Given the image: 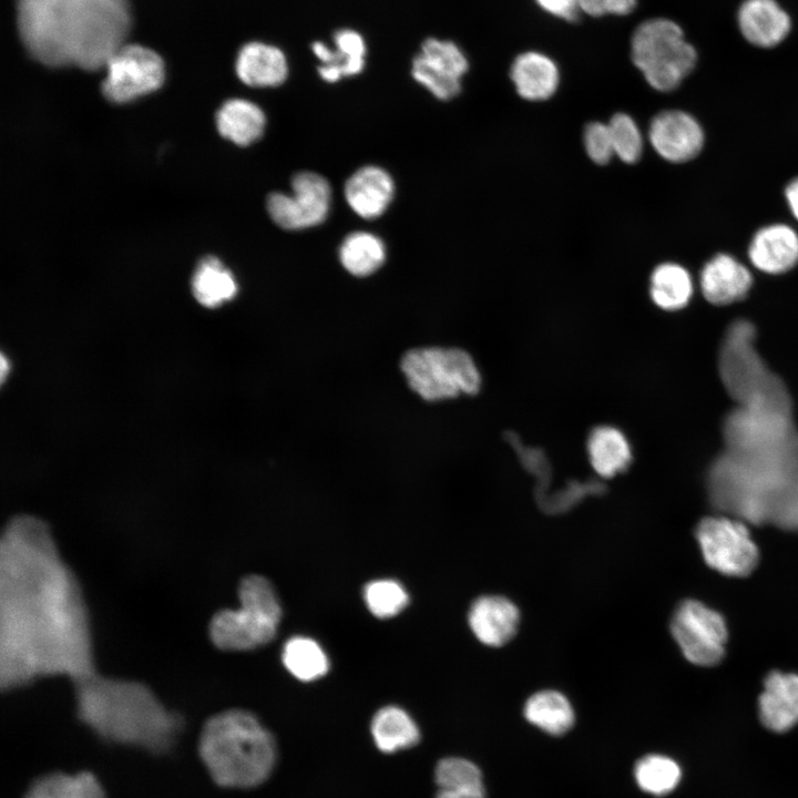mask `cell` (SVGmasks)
I'll use <instances>...</instances> for the list:
<instances>
[{
  "label": "cell",
  "instance_id": "cell-1",
  "mask_svg": "<svg viewBox=\"0 0 798 798\" xmlns=\"http://www.w3.org/2000/svg\"><path fill=\"white\" fill-rule=\"evenodd\" d=\"M95 669L91 621L80 582L49 525L19 514L0 536V687Z\"/></svg>",
  "mask_w": 798,
  "mask_h": 798
},
{
  "label": "cell",
  "instance_id": "cell-2",
  "mask_svg": "<svg viewBox=\"0 0 798 798\" xmlns=\"http://www.w3.org/2000/svg\"><path fill=\"white\" fill-rule=\"evenodd\" d=\"M724 451L713 461V507L753 524L798 531V430L791 413L736 407L724 420Z\"/></svg>",
  "mask_w": 798,
  "mask_h": 798
},
{
  "label": "cell",
  "instance_id": "cell-3",
  "mask_svg": "<svg viewBox=\"0 0 798 798\" xmlns=\"http://www.w3.org/2000/svg\"><path fill=\"white\" fill-rule=\"evenodd\" d=\"M28 52L48 66L105 68L131 25L127 0H18Z\"/></svg>",
  "mask_w": 798,
  "mask_h": 798
},
{
  "label": "cell",
  "instance_id": "cell-4",
  "mask_svg": "<svg viewBox=\"0 0 798 798\" xmlns=\"http://www.w3.org/2000/svg\"><path fill=\"white\" fill-rule=\"evenodd\" d=\"M72 685L79 719L106 740L163 753L182 728V718L141 681L94 669Z\"/></svg>",
  "mask_w": 798,
  "mask_h": 798
},
{
  "label": "cell",
  "instance_id": "cell-5",
  "mask_svg": "<svg viewBox=\"0 0 798 798\" xmlns=\"http://www.w3.org/2000/svg\"><path fill=\"white\" fill-rule=\"evenodd\" d=\"M198 748L214 781L232 788L264 782L277 757L270 732L254 714L239 708L209 717L203 725Z\"/></svg>",
  "mask_w": 798,
  "mask_h": 798
},
{
  "label": "cell",
  "instance_id": "cell-6",
  "mask_svg": "<svg viewBox=\"0 0 798 798\" xmlns=\"http://www.w3.org/2000/svg\"><path fill=\"white\" fill-rule=\"evenodd\" d=\"M756 330L745 319L732 323L719 350V375L736 407L791 413L787 387L766 366L755 347Z\"/></svg>",
  "mask_w": 798,
  "mask_h": 798
},
{
  "label": "cell",
  "instance_id": "cell-7",
  "mask_svg": "<svg viewBox=\"0 0 798 798\" xmlns=\"http://www.w3.org/2000/svg\"><path fill=\"white\" fill-rule=\"evenodd\" d=\"M239 605L222 608L208 623V637L221 651L243 652L267 644L276 634L282 607L272 583L250 574L238 585Z\"/></svg>",
  "mask_w": 798,
  "mask_h": 798
},
{
  "label": "cell",
  "instance_id": "cell-8",
  "mask_svg": "<svg viewBox=\"0 0 798 798\" xmlns=\"http://www.w3.org/2000/svg\"><path fill=\"white\" fill-rule=\"evenodd\" d=\"M631 59L653 89L669 92L692 72L697 54L677 23L653 18L633 31Z\"/></svg>",
  "mask_w": 798,
  "mask_h": 798
},
{
  "label": "cell",
  "instance_id": "cell-9",
  "mask_svg": "<svg viewBox=\"0 0 798 798\" xmlns=\"http://www.w3.org/2000/svg\"><path fill=\"white\" fill-rule=\"evenodd\" d=\"M400 366L410 388L428 401L474 395L480 389L475 362L459 348H415L403 355Z\"/></svg>",
  "mask_w": 798,
  "mask_h": 798
},
{
  "label": "cell",
  "instance_id": "cell-10",
  "mask_svg": "<svg viewBox=\"0 0 798 798\" xmlns=\"http://www.w3.org/2000/svg\"><path fill=\"white\" fill-rule=\"evenodd\" d=\"M695 535L705 562L717 572L743 577L755 570L759 552L745 521L708 516L698 523Z\"/></svg>",
  "mask_w": 798,
  "mask_h": 798
},
{
  "label": "cell",
  "instance_id": "cell-11",
  "mask_svg": "<svg viewBox=\"0 0 798 798\" xmlns=\"http://www.w3.org/2000/svg\"><path fill=\"white\" fill-rule=\"evenodd\" d=\"M671 631L683 655L698 666H714L725 654V618L699 601L686 600L674 612Z\"/></svg>",
  "mask_w": 798,
  "mask_h": 798
},
{
  "label": "cell",
  "instance_id": "cell-12",
  "mask_svg": "<svg viewBox=\"0 0 798 798\" xmlns=\"http://www.w3.org/2000/svg\"><path fill=\"white\" fill-rule=\"evenodd\" d=\"M101 90L106 100L126 103L158 89L164 81V64L153 50L139 44H122L105 64Z\"/></svg>",
  "mask_w": 798,
  "mask_h": 798
},
{
  "label": "cell",
  "instance_id": "cell-13",
  "mask_svg": "<svg viewBox=\"0 0 798 798\" xmlns=\"http://www.w3.org/2000/svg\"><path fill=\"white\" fill-rule=\"evenodd\" d=\"M290 193L274 192L266 208L272 221L283 229L298 231L321 224L328 216L331 188L328 181L314 172L296 173Z\"/></svg>",
  "mask_w": 798,
  "mask_h": 798
},
{
  "label": "cell",
  "instance_id": "cell-14",
  "mask_svg": "<svg viewBox=\"0 0 798 798\" xmlns=\"http://www.w3.org/2000/svg\"><path fill=\"white\" fill-rule=\"evenodd\" d=\"M469 61L459 45L449 40L427 39L412 61L413 79L437 99L447 101L461 91Z\"/></svg>",
  "mask_w": 798,
  "mask_h": 798
},
{
  "label": "cell",
  "instance_id": "cell-15",
  "mask_svg": "<svg viewBox=\"0 0 798 798\" xmlns=\"http://www.w3.org/2000/svg\"><path fill=\"white\" fill-rule=\"evenodd\" d=\"M648 139L662 158L672 163H684L700 153L705 135L699 122L689 113L666 110L652 119Z\"/></svg>",
  "mask_w": 798,
  "mask_h": 798
},
{
  "label": "cell",
  "instance_id": "cell-16",
  "mask_svg": "<svg viewBox=\"0 0 798 798\" xmlns=\"http://www.w3.org/2000/svg\"><path fill=\"white\" fill-rule=\"evenodd\" d=\"M748 257L760 272L786 273L798 264V234L787 224L766 225L753 236Z\"/></svg>",
  "mask_w": 798,
  "mask_h": 798
},
{
  "label": "cell",
  "instance_id": "cell-17",
  "mask_svg": "<svg viewBox=\"0 0 798 798\" xmlns=\"http://www.w3.org/2000/svg\"><path fill=\"white\" fill-rule=\"evenodd\" d=\"M469 625L484 645L502 646L515 634L520 613L513 602L501 595L477 598L469 610Z\"/></svg>",
  "mask_w": 798,
  "mask_h": 798
},
{
  "label": "cell",
  "instance_id": "cell-18",
  "mask_svg": "<svg viewBox=\"0 0 798 798\" xmlns=\"http://www.w3.org/2000/svg\"><path fill=\"white\" fill-rule=\"evenodd\" d=\"M765 727L784 733L798 724V674L774 671L767 675L758 699Z\"/></svg>",
  "mask_w": 798,
  "mask_h": 798
},
{
  "label": "cell",
  "instance_id": "cell-19",
  "mask_svg": "<svg viewBox=\"0 0 798 798\" xmlns=\"http://www.w3.org/2000/svg\"><path fill=\"white\" fill-rule=\"evenodd\" d=\"M753 285L749 269L729 254L713 256L700 272V288L710 304L723 306L743 299Z\"/></svg>",
  "mask_w": 798,
  "mask_h": 798
},
{
  "label": "cell",
  "instance_id": "cell-20",
  "mask_svg": "<svg viewBox=\"0 0 798 798\" xmlns=\"http://www.w3.org/2000/svg\"><path fill=\"white\" fill-rule=\"evenodd\" d=\"M395 194V183L383 168L367 165L357 170L345 184V198L350 208L366 219L385 213Z\"/></svg>",
  "mask_w": 798,
  "mask_h": 798
},
{
  "label": "cell",
  "instance_id": "cell-21",
  "mask_svg": "<svg viewBox=\"0 0 798 798\" xmlns=\"http://www.w3.org/2000/svg\"><path fill=\"white\" fill-rule=\"evenodd\" d=\"M510 79L522 99L539 102L550 99L556 92L560 71L551 57L529 50L518 54L513 60Z\"/></svg>",
  "mask_w": 798,
  "mask_h": 798
},
{
  "label": "cell",
  "instance_id": "cell-22",
  "mask_svg": "<svg viewBox=\"0 0 798 798\" xmlns=\"http://www.w3.org/2000/svg\"><path fill=\"white\" fill-rule=\"evenodd\" d=\"M743 35L753 44L771 48L780 43L790 30L788 14L775 0H746L738 11Z\"/></svg>",
  "mask_w": 798,
  "mask_h": 798
},
{
  "label": "cell",
  "instance_id": "cell-23",
  "mask_svg": "<svg viewBox=\"0 0 798 798\" xmlns=\"http://www.w3.org/2000/svg\"><path fill=\"white\" fill-rule=\"evenodd\" d=\"M235 70L242 82L255 88L278 86L288 75L284 52L262 42L247 43L239 50Z\"/></svg>",
  "mask_w": 798,
  "mask_h": 798
},
{
  "label": "cell",
  "instance_id": "cell-24",
  "mask_svg": "<svg viewBox=\"0 0 798 798\" xmlns=\"http://www.w3.org/2000/svg\"><path fill=\"white\" fill-rule=\"evenodd\" d=\"M335 49L323 42L311 47L314 54L321 62L318 73L327 82H336L342 76L360 73L365 66L366 44L356 31L345 29L334 37Z\"/></svg>",
  "mask_w": 798,
  "mask_h": 798
},
{
  "label": "cell",
  "instance_id": "cell-25",
  "mask_svg": "<svg viewBox=\"0 0 798 798\" xmlns=\"http://www.w3.org/2000/svg\"><path fill=\"white\" fill-rule=\"evenodd\" d=\"M216 126L223 137L239 146H247L264 134L266 117L255 103L231 99L216 113Z\"/></svg>",
  "mask_w": 798,
  "mask_h": 798
},
{
  "label": "cell",
  "instance_id": "cell-26",
  "mask_svg": "<svg viewBox=\"0 0 798 798\" xmlns=\"http://www.w3.org/2000/svg\"><path fill=\"white\" fill-rule=\"evenodd\" d=\"M587 453L592 468L603 478L625 470L632 460V450L625 434L615 427L600 426L587 439Z\"/></svg>",
  "mask_w": 798,
  "mask_h": 798
},
{
  "label": "cell",
  "instance_id": "cell-27",
  "mask_svg": "<svg viewBox=\"0 0 798 798\" xmlns=\"http://www.w3.org/2000/svg\"><path fill=\"white\" fill-rule=\"evenodd\" d=\"M370 729L377 748L387 754L412 747L420 739L418 725L398 706L380 708L374 715Z\"/></svg>",
  "mask_w": 798,
  "mask_h": 798
},
{
  "label": "cell",
  "instance_id": "cell-28",
  "mask_svg": "<svg viewBox=\"0 0 798 798\" xmlns=\"http://www.w3.org/2000/svg\"><path fill=\"white\" fill-rule=\"evenodd\" d=\"M525 719L551 735L565 734L574 724V709L567 697L552 689L531 695L523 708Z\"/></svg>",
  "mask_w": 798,
  "mask_h": 798
},
{
  "label": "cell",
  "instance_id": "cell-29",
  "mask_svg": "<svg viewBox=\"0 0 798 798\" xmlns=\"http://www.w3.org/2000/svg\"><path fill=\"white\" fill-rule=\"evenodd\" d=\"M192 291L196 300L205 307L215 308L229 301L237 294V283L216 257L203 258L192 279Z\"/></svg>",
  "mask_w": 798,
  "mask_h": 798
},
{
  "label": "cell",
  "instance_id": "cell-30",
  "mask_svg": "<svg viewBox=\"0 0 798 798\" xmlns=\"http://www.w3.org/2000/svg\"><path fill=\"white\" fill-rule=\"evenodd\" d=\"M653 303L664 310L685 307L693 295V280L688 270L676 263L656 266L649 279Z\"/></svg>",
  "mask_w": 798,
  "mask_h": 798
},
{
  "label": "cell",
  "instance_id": "cell-31",
  "mask_svg": "<svg viewBox=\"0 0 798 798\" xmlns=\"http://www.w3.org/2000/svg\"><path fill=\"white\" fill-rule=\"evenodd\" d=\"M342 267L354 276L365 277L378 270L386 259L383 242L368 232L349 234L339 247Z\"/></svg>",
  "mask_w": 798,
  "mask_h": 798
},
{
  "label": "cell",
  "instance_id": "cell-32",
  "mask_svg": "<svg viewBox=\"0 0 798 798\" xmlns=\"http://www.w3.org/2000/svg\"><path fill=\"white\" fill-rule=\"evenodd\" d=\"M24 798H104V794L90 773L74 776L57 773L34 780Z\"/></svg>",
  "mask_w": 798,
  "mask_h": 798
},
{
  "label": "cell",
  "instance_id": "cell-33",
  "mask_svg": "<svg viewBox=\"0 0 798 798\" xmlns=\"http://www.w3.org/2000/svg\"><path fill=\"white\" fill-rule=\"evenodd\" d=\"M282 656L285 667L300 681L317 679L329 668L327 655L320 645L309 637L289 638L285 643Z\"/></svg>",
  "mask_w": 798,
  "mask_h": 798
},
{
  "label": "cell",
  "instance_id": "cell-34",
  "mask_svg": "<svg viewBox=\"0 0 798 798\" xmlns=\"http://www.w3.org/2000/svg\"><path fill=\"white\" fill-rule=\"evenodd\" d=\"M638 787L654 796H664L678 785L682 773L676 761L663 755L641 758L634 769Z\"/></svg>",
  "mask_w": 798,
  "mask_h": 798
},
{
  "label": "cell",
  "instance_id": "cell-35",
  "mask_svg": "<svg viewBox=\"0 0 798 798\" xmlns=\"http://www.w3.org/2000/svg\"><path fill=\"white\" fill-rule=\"evenodd\" d=\"M364 597L369 611L379 618L398 614L408 603V594L393 580H376L365 586Z\"/></svg>",
  "mask_w": 798,
  "mask_h": 798
},
{
  "label": "cell",
  "instance_id": "cell-36",
  "mask_svg": "<svg viewBox=\"0 0 798 798\" xmlns=\"http://www.w3.org/2000/svg\"><path fill=\"white\" fill-rule=\"evenodd\" d=\"M438 789L457 790L483 785L479 767L462 757H446L438 761L434 769Z\"/></svg>",
  "mask_w": 798,
  "mask_h": 798
},
{
  "label": "cell",
  "instance_id": "cell-37",
  "mask_svg": "<svg viewBox=\"0 0 798 798\" xmlns=\"http://www.w3.org/2000/svg\"><path fill=\"white\" fill-rule=\"evenodd\" d=\"M607 124L614 154L627 164L637 162L643 152V137L634 119L621 112L614 114Z\"/></svg>",
  "mask_w": 798,
  "mask_h": 798
},
{
  "label": "cell",
  "instance_id": "cell-38",
  "mask_svg": "<svg viewBox=\"0 0 798 798\" xmlns=\"http://www.w3.org/2000/svg\"><path fill=\"white\" fill-rule=\"evenodd\" d=\"M584 146L589 157L603 165L615 155L607 123L591 122L584 130Z\"/></svg>",
  "mask_w": 798,
  "mask_h": 798
},
{
  "label": "cell",
  "instance_id": "cell-39",
  "mask_svg": "<svg viewBox=\"0 0 798 798\" xmlns=\"http://www.w3.org/2000/svg\"><path fill=\"white\" fill-rule=\"evenodd\" d=\"M582 13L591 17L627 16L636 7V0H579Z\"/></svg>",
  "mask_w": 798,
  "mask_h": 798
},
{
  "label": "cell",
  "instance_id": "cell-40",
  "mask_svg": "<svg viewBox=\"0 0 798 798\" xmlns=\"http://www.w3.org/2000/svg\"><path fill=\"white\" fill-rule=\"evenodd\" d=\"M538 7L548 14L572 22L581 12L579 0H534Z\"/></svg>",
  "mask_w": 798,
  "mask_h": 798
},
{
  "label": "cell",
  "instance_id": "cell-41",
  "mask_svg": "<svg viewBox=\"0 0 798 798\" xmlns=\"http://www.w3.org/2000/svg\"><path fill=\"white\" fill-rule=\"evenodd\" d=\"M436 798H485V789L484 785L458 790L438 789Z\"/></svg>",
  "mask_w": 798,
  "mask_h": 798
},
{
  "label": "cell",
  "instance_id": "cell-42",
  "mask_svg": "<svg viewBox=\"0 0 798 798\" xmlns=\"http://www.w3.org/2000/svg\"><path fill=\"white\" fill-rule=\"evenodd\" d=\"M785 197L791 214L798 221V177L790 181L786 186Z\"/></svg>",
  "mask_w": 798,
  "mask_h": 798
},
{
  "label": "cell",
  "instance_id": "cell-43",
  "mask_svg": "<svg viewBox=\"0 0 798 798\" xmlns=\"http://www.w3.org/2000/svg\"><path fill=\"white\" fill-rule=\"evenodd\" d=\"M8 370H9L8 361H7L6 357L2 355V357H1V377H2V379L4 378Z\"/></svg>",
  "mask_w": 798,
  "mask_h": 798
}]
</instances>
